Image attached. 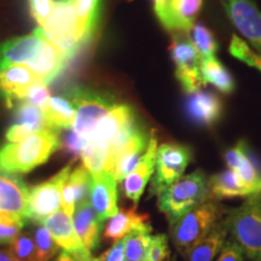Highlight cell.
Segmentation results:
<instances>
[{
  "mask_svg": "<svg viewBox=\"0 0 261 261\" xmlns=\"http://www.w3.org/2000/svg\"><path fill=\"white\" fill-rule=\"evenodd\" d=\"M61 148L57 130L45 128L17 143L0 146V168L14 174H27L44 165Z\"/></svg>",
  "mask_w": 261,
  "mask_h": 261,
  "instance_id": "cell-1",
  "label": "cell"
},
{
  "mask_svg": "<svg viewBox=\"0 0 261 261\" xmlns=\"http://www.w3.org/2000/svg\"><path fill=\"white\" fill-rule=\"evenodd\" d=\"M226 210L218 201L207 200L185 213L171 226L173 246L181 255L203 240L224 219Z\"/></svg>",
  "mask_w": 261,
  "mask_h": 261,
  "instance_id": "cell-2",
  "label": "cell"
},
{
  "mask_svg": "<svg viewBox=\"0 0 261 261\" xmlns=\"http://www.w3.org/2000/svg\"><path fill=\"white\" fill-rule=\"evenodd\" d=\"M208 195V177L203 171L196 169L163 190L159 195L158 207L171 225L185 213L210 200Z\"/></svg>",
  "mask_w": 261,
  "mask_h": 261,
  "instance_id": "cell-3",
  "label": "cell"
},
{
  "mask_svg": "<svg viewBox=\"0 0 261 261\" xmlns=\"http://www.w3.org/2000/svg\"><path fill=\"white\" fill-rule=\"evenodd\" d=\"M223 220L247 259H261V194L249 196L241 205L226 211Z\"/></svg>",
  "mask_w": 261,
  "mask_h": 261,
  "instance_id": "cell-4",
  "label": "cell"
},
{
  "mask_svg": "<svg viewBox=\"0 0 261 261\" xmlns=\"http://www.w3.org/2000/svg\"><path fill=\"white\" fill-rule=\"evenodd\" d=\"M48 40L71 60L83 46L80 28L70 0H57L46 23L41 27Z\"/></svg>",
  "mask_w": 261,
  "mask_h": 261,
  "instance_id": "cell-5",
  "label": "cell"
},
{
  "mask_svg": "<svg viewBox=\"0 0 261 261\" xmlns=\"http://www.w3.org/2000/svg\"><path fill=\"white\" fill-rule=\"evenodd\" d=\"M75 108L73 129L75 133L90 139L98 122L115 106L112 96L98 91L76 87L67 96Z\"/></svg>",
  "mask_w": 261,
  "mask_h": 261,
  "instance_id": "cell-6",
  "label": "cell"
},
{
  "mask_svg": "<svg viewBox=\"0 0 261 261\" xmlns=\"http://www.w3.org/2000/svg\"><path fill=\"white\" fill-rule=\"evenodd\" d=\"M192 160V151L188 145L178 143H163L158 148L155 172L150 185V196H159L184 175Z\"/></svg>",
  "mask_w": 261,
  "mask_h": 261,
  "instance_id": "cell-7",
  "label": "cell"
},
{
  "mask_svg": "<svg viewBox=\"0 0 261 261\" xmlns=\"http://www.w3.org/2000/svg\"><path fill=\"white\" fill-rule=\"evenodd\" d=\"M71 173V165L65 166L47 180L29 189L27 219L42 223L62 207L63 188Z\"/></svg>",
  "mask_w": 261,
  "mask_h": 261,
  "instance_id": "cell-8",
  "label": "cell"
},
{
  "mask_svg": "<svg viewBox=\"0 0 261 261\" xmlns=\"http://www.w3.org/2000/svg\"><path fill=\"white\" fill-rule=\"evenodd\" d=\"M175 64V77L187 94L197 92L203 86L201 75V57L187 33H175L169 46Z\"/></svg>",
  "mask_w": 261,
  "mask_h": 261,
  "instance_id": "cell-9",
  "label": "cell"
},
{
  "mask_svg": "<svg viewBox=\"0 0 261 261\" xmlns=\"http://www.w3.org/2000/svg\"><path fill=\"white\" fill-rule=\"evenodd\" d=\"M47 40L44 29L38 27L31 34L4 41L0 45V69L10 65H25L33 70Z\"/></svg>",
  "mask_w": 261,
  "mask_h": 261,
  "instance_id": "cell-10",
  "label": "cell"
},
{
  "mask_svg": "<svg viewBox=\"0 0 261 261\" xmlns=\"http://www.w3.org/2000/svg\"><path fill=\"white\" fill-rule=\"evenodd\" d=\"M225 14L248 44L261 55V11L253 0H219Z\"/></svg>",
  "mask_w": 261,
  "mask_h": 261,
  "instance_id": "cell-11",
  "label": "cell"
},
{
  "mask_svg": "<svg viewBox=\"0 0 261 261\" xmlns=\"http://www.w3.org/2000/svg\"><path fill=\"white\" fill-rule=\"evenodd\" d=\"M203 0H167L166 4L154 8L156 17L166 31L188 33L200 15Z\"/></svg>",
  "mask_w": 261,
  "mask_h": 261,
  "instance_id": "cell-12",
  "label": "cell"
},
{
  "mask_svg": "<svg viewBox=\"0 0 261 261\" xmlns=\"http://www.w3.org/2000/svg\"><path fill=\"white\" fill-rule=\"evenodd\" d=\"M39 84L45 83L25 65H10L0 69V97L9 108L15 102L24 100L29 91Z\"/></svg>",
  "mask_w": 261,
  "mask_h": 261,
  "instance_id": "cell-13",
  "label": "cell"
},
{
  "mask_svg": "<svg viewBox=\"0 0 261 261\" xmlns=\"http://www.w3.org/2000/svg\"><path fill=\"white\" fill-rule=\"evenodd\" d=\"M42 224L47 228L57 246L65 252L74 254L83 261H91L92 259L91 252L84 247L75 231L73 217L67 212L57 211L42 221Z\"/></svg>",
  "mask_w": 261,
  "mask_h": 261,
  "instance_id": "cell-14",
  "label": "cell"
},
{
  "mask_svg": "<svg viewBox=\"0 0 261 261\" xmlns=\"http://www.w3.org/2000/svg\"><path fill=\"white\" fill-rule=\"evenodd\" d=\"M158 148V138L152 132L149 138L148 148H146L144 155L140 159L137 167L120 182L123 195L135 203V208L138 205L142 195L144 194L150 178L154 175Z\"/></svg>",
  "mask_w": 261,
  "mask_h": 261,
  "instance_id": "cell-15",
  "label": "cell"
},
{
  "mask_svg": "<svg viewBox=\"0 0 261 261\" xmlns=\"http://www.w3.org/2000/svg\"><path fill=\"white\" fill-rule=\"evenodd\" d=\"M224 161L228 169L236 173L250 194H261V167L249 154L244 140H240L225 152Z\"/></svg>",
  "mask_w": 261,
  "mask_h": 261,
  "instance_id": "cell-16",
  "label": "cell"
},
{
  "mask_svg": "<svg viewBox=\"0 0 261 261\" xmlns=\"http://www.w3.org/2000/svg\"><path fill=\"white\" fill-rule=\"evenodd\" d=\"M224 104L217 93L198 90L188 94L185 100V114L196 126L211 128L219 122L223 116Z\"/></svg>",
  "mask_w": 261,
  "mask_h": 261,
  "instance_id": "cell-17",
  "label": "cell"
},
{
  "mask_svg": "<svg viewBox=\"0 0 261 261\" xmlns=\"http://www.w3.org/2000/svg\"><path fill=\"white\" fill-rule=\"evenodd\" d=\"M29 189L18 174L0 168V213L27 219Z\"/></svg>",
  "mask_w": 261,
  "mask_h": 261,
  "instance_id": "cell-18",
  "label": "cell"
},
{
  "mask_svg": "<svg viewBox=\"0 0 261 261\" xmlns=\"http://www.w3.org/2000/svg\"><path fill=\"white\" fill-rule=\"evenodd\" d=\"M149 138L139 126L125 142L112 149L117 182H121L137 167L148 148Z\"/></svg>",
  "mask_w": 261,
  "mask_h": 261,
  "instance_id": "cell-19",
  "label": "cell"
},
{
  "mask_svg": "<svg viewBox=\"0 0 261 261\" xmlns=\"http://www.w3.org/2000/svg\"><path fill=\"white\" fill-rule=\"evenodd\" d=\"M136 123V116L132 108L127 104H115L107 115L98 122L89 142L98 144L112 145L123 130Z\"/></svg>",
  "mask_w": 261,
  "mask_h": 261,
  "instance_id": "cell-20",
  "label": "cell"
},
{
  "mask_svg": "<svg viewBox=\"0 0 261 261\" xmlns=\"http://www.w3.org/2000/svg\"><path fill=\"white\" fill-rule=\"evenodd\" d=\"M117 181L115 175L104 172L102 174L92 177L90 190V203L100 220L114 217L117 212Z\"/></svg>",
  "mask_w": 261,
  "mask_h": 261,
  "instance_id": "cell-21",
  "label": "cell"
},
{
  "mask_svg": "<svg viewBox=\"0 0 261 261\" xmlns=\"http://www.w3.org/2000/svg\"><path fill=\"white\" fill-rule=\"evenodd\" d=\"M149 220L148 214H140L136 208H122L108 220L103 231V238L109 242H116L137 230L151 232L152 227Z\"/></svg>",
  "mask_w": 261,
  "mask_h": 261,
  "instance_id": "cell-22",
  "label": "cell"
},
{
  "mask_svg": "<svg viewBox=\"0 0 261 261\" xmlns=\"http://www.w3.org/2000/svg\"><path fill=\"white\" fill-rule=\"evenodd\" d=\"M73 223L84 247L89 252L96 249L99 243L103 221L98 218L89 200L76 205V210L73 214Z\"/></svg>",
  "mask_w": 261,
  "mask_h": 261,
  "instance_id": "cell-23",
  "label": "cell"
},
{
  "mask_svg": "<svg viewBox=\"0 0 261 261\" xmlns=\"http://www.w3.org/2000/svg\"><path fill=\"white\" fill-rule=\"evenodd\" d=\"M92 177L84 166H77L71 171L62 194V210L73 217L76 205L90 198Z\"/></svg>",
  "mask_w": 261,
  "mask_h": 261,
  "instance_id": "cell-24",
  "label": "cell"
},
{
  "mask_svg": "<svg viewBox=\"0 0 261 261\" xmlns=\"http://www.w3.org/2000/svg\"><path fill=\"white\" fill-rule=\"evenodd\" d=\"M208 188H210L208 198L218 202L228 198H247L252 196L237 177L236 173L228 168L211 175L208 178Z\"/></svg>",
  "mask_w": 261,
  "mask_h": 261,
  "instance_id": "cell-25",
  "label": "cell"
},
{
  "mask_svg": "<svg viewBox=\"0 0 261 261\" xmlns=\"http://www.w3.org/2000/svg\"><path fill=\"white\" fill-rule=\"evenodd\" d=\"M227 236L226 225L224 224V220H221L208 236L196 243L182 255L184 261H214L226 242Z\"/></svg>",
  "mask_w": 261,
  "mask_h": 261,
  "instance_id": "cell-26",
  "label": "cell"
},
{
  "mask_svg": "<svg viewBox=\"0 0 261 261\" xmlns=\"http://www.w3.org/2000/svg\"><path fill=\"white\" fill-rule=\"evenodd\" d=\"M200 69L203 84L212 85L220 93L231 94L236 89L232 74L215 56L201 60Z\"/></svg>",
  "mask_w": 261,
  "mask_h": 261,
  "instance_id": "cell-27",
  "label": "cell"
},
{
  "mask_svg": "<svg viewBox=\"0 0 261 261\" xmlns=\"http://www.w3.org/2000/svg\"><path fill=\"white\" fill-rule=\"evenodd\" d=\"M42 113L50 128L56 130L73 128L75 108L68 97H50L46 106L42 108Z\"/></svg>",
  "mask_w": 261,
  "mask_h": 261,
  "instance_id": "cell-28",
  "label": "cell"
},
{
  "mask_svg": "<svg viewBox=\"0 0 261 261\" xmlns=\"http://www.w3.org/2000/svg\"><path fill=\"white\" fill-rule=\"evenodd\" d=\"M80 28V38L83 44L92 38L94 29L99 21L102 0H70Z\"/></svg>",
  "mask_w": 261,
  "mask_h": 261,
  "instance_id": "cell-29",
  "label": "cell"
},
{
  "mask_svg": "<svg viewBox=\"0 0 261 261\" xmlns=\"http://www.w3.org/2000/svg\"><path fill=\"white\" fill-rule=\"evenodd\" d=\"M188 35L200 55L201 60L215 56L219 45H218L213 32L207 25L203 23H195Z\"/></svg>",
  "mask_w": 261,
  "mask_h": 261,
  "instance_id": "cell-30",
  "label": "cell"
},
{
  "mask_svg": "<svg viewBox=\"0 0 261 261\" xmlns=\"http://www.w3.org/2000/svg\"><path fill=\"white\" fill-rule=\"evenodd\" d=\"M14 123H21V125L31 127L35 132L45 128H50L41 108L34 106V104L28 102V100H22L16 107Z\"/></svg>",
  "mask_w": 261,
  "mask_h": 261,
  "instance_id": "cell-31",
  "label": "cell"
},
{
  "mask_svg": "<svg viewBox=\"0 0 261 261\" xmlns=\"http://www.w3.org/2000/svg\"><path fill=\"white\" fill-rule=\"evenodd\" d=\"M127 261H144L152 236L146 231H133L123 238Z\"/></svg>",
  "mask_w": 261,
  "mask_h": 261,
  "instance_id": "cell-32",
  "label": "cell"
},
{
  "mask_svg": "<svg viewBox=\"0 0 261 261\" xmlns=\"http://www.w3.org/2000/svg\"><path fill=\"white\" fill-rule=\"evenodd\" d=\"M32 234L34 237L35 247H37L38 261H51L52 257L57 255L60 252V247L55 242L44 224L35 223Z\"/></svg>",
  "mask_w": 261,
  "mask_h": 261,
  "instance_id": "cell-33",
  "label": "cell"
},
{
  "mask_svg": "<svg viewBox=\"0 0 261 261\" xmlns=\"http://www.w3.org/2000/svg\"><path fill=\"white\" fill-rule=\"evenodd\" d=\"M228 52L236 60L261 71V55L254 50L244 39L233 34L228 45Z\"/></svg>",
  "mask_w": 261,
  "mask_h": 261,
  "instance_id": "cell-34",
  "label": "cell"
},
{
  "mask_svg": "<svg viewBox=\"0 0 261 261\" xmlns=\"http://www.w3.org/2000/svg\"><path fill=\"white\" fill-rule=\"evenodd\" d=\"M8 250L18 261H38L37 247L32 232H21L9 244Z\"/></svg>",
  "mask_w": 261,
  "mask_h": 261,
  "instance_id": "cell-35",
  "label": "cell"
},
{
  "mask_svg": "<svg viewBox=\"0 0 261 261\" xmlns=\"http://www.w3.org/2000/svg\"><path fill=\"white\" fill-rule=\"evenodd\" d=\"M27 220L12 214L0 213V246L9 244L22 232Z\"/></svg>",
  "mask_w": 261,
  "mask_h": 261,
  "instance_id": "cell-36",
  "label": "cell"
},
{
  "mask_svg": "<svg viewBox=\"0 0 261 261\" xmlns=\"http://www.w3.org/2000/svg\"><path fill=\"white\" fill-rule=\"evenodd\" d=\"M171 259V249L168 246V237L166 234L152 236L148 254L144 261H162Z\"/></svg>",
  "mask_w": 261,
  "mask_h": 261,
  "instance_id": "cell-37",
  "label": "cell"
},
{
  "mask_svg": "<svg viewBox=\"0 0 261 261\" xmlns=\"http://www.w3.org/2000/svg\"><path fill=\"white\" fill-rule=\"evenodd\" d=\"M87 144H89V140L75 133L70 128L67 129V133L63 137V142L61 143V146L63 148L65 154L70 155L73 159H77L81 158V154H83Z\"/></svg>",
  "mask_w": 261,
  "mask_h": 261,
  "instance_id": "cell-38",
  "label": "cell"
},
{
  "mask_svg": "<svg viewBox=\"0 0 261 261\" xmlns=\"http://www.w3.org/2000/svg\"><path fill=\"white\" fill-rule=\"evenodd\" d=\"M29 11L32 17L38 22L39 27H42L50 17L54 10V0H28Z\"/></svg>",
  "mask_w": 261,
  "mask_h": 261,
  "instance_id": "cell-39",
  "label": "cell"
},
{
  "mask_svg": "<svg viewBox=\"0 0 261 261\" xmlns=\"http://www.w3.org/2000/svg\"><path fill=\"white\" fill-rule=\"evenodd\" d=\"M244 259L246 254L242 247L232 238H227L215 261H244Z\"/></svg>",
  "mask_w": 261,
  "mask_h": 261,
  "instance_id": "cell-40",
  "label": "cell"
},
{
  "mask_svg": "<svg viewBox=\"0 0 261 261\" xmlns=\"http://www.w3.org/2000/svg\"><path fill=\"white\" fill-rule=\"evenodd\" d=\"M50 92H48L47 85L46 84H39L37 86H34L33 89L29 91L27 98L24 100H28L37 106L39 108H44L46 106L48 99H50Z\"/></svg>",
  "mask_w": 261,
  "mask_h": 261,
  "instance_id": "cell-41",
  "label": "cell"
},
{
  "mask_svg": "<svg viewBox=\"0 0 261 261\" xmlns=\"http://www.w3.org/2000/svg\"><path fill=\"white\" fill-rule=\"evenodd\" d=\"M35 133V130H33L31 127L21 125V123H12L9 127L8 130L5 133V139L8 143H17L27 138L28 136Z\"/></svg>",
  "mask_w": 261,
  "mask_h": 261,
  "instance_id": "cell-42",
  "label": "cell"
},
{
  "mask_svg": "<svg viewBox=\"0 0 261 261\" xmlns=\"http://www.w3.org/2000/svg\"><path fill=\"white\" fill-rule=\"evenodd\" d=\"M102 261H127L125 252V240H120L107 250L103 255L99 256Z\"/></svg>",
  "mask_w": 261,
  "mask_h": 261,
  "instance_id": "cell-43",
  "label": "cell"
},
{
  "mask_svg": "<svg viewBox=\"0 0 261 261\" xmlns=\"http://www.w3.org/2000/svg\"><path fill=\"white\" fill-rule=\"evenodd\" d=\"M54 261H83L81 259H79L76 255H74V254L71 253H68L63 250V252H61L58 255L56 256V259Z\"/></svg>",
  "mask_w": 261,
  "mask_h": 261,
  "instance_id": "cell-44",
  "label": "cell"
},
{
  "mask_svg": "<svg viewBox=\"0 0 261 261\" xmlns=\"http://www.w3.org/2000/svg\"><path fill=\"white\" fill-rule=\"evenodd\" d=\"M0 261H18V260H16L8 249H3V248H0Z\"/></svg>",
  "mask_w": 261,
  "mask_h": 261,
  "instance_id": "cell-45",
  "label": "cell"
},
{
  "mask_svg": "<svg viewBox=\"0 0 261 261\" xmlns=\"http://www.w3.org/2000/svg\"><path fill=\"white\" fill-rule=\"evenodd\" d=\"M166 3H167V0H154V8H159V6L166 4Z\"/></svg>",
  "mask_w": 261,
  "mask_h": 261,
  "instance_id": "cell-46",
  "label": "cell"
},
{
  "mask_svg": "<svg viewBox=\"0 0 261 261\" xmlns=\"http://www.w3.org/2000/svg\"><path fill=\"white\" fill-rule=\"evenodd\" d=\"M91 261H102L99 259V257H92V259H91Z\"/></svg>",
  "mask_w": 261,
  "mask_h": 261,
  "instance_id": "cell-47",
  "label": "cell"
},
{
  "mask_svg": "<svg viewBox=\"0 0 261 261\" xmlns=\"http://www.w3.org/2000/svg\"><path fill=\"white\" fill-rule=\"evenodd\" d=\"M162 261H172L171 259H167V260H162Z\"/></svg>",
  "mask_w": 261,
  "mask_h": 261,
  "instance_id": "cell-48",
  "label": "cell"
},
{
  "mask_svg": "<svg viewBox=\"0 0 261 261\" xmlns=\"http://www.w3.org/2000/svg\"><path fill=\"white\" fill-rule=\"evenodd\" d=\"M257 261H261V259H259V260H257Z\"/></svg>",
  "mask_w": 261,
  "mask_h": 261,
  "instance_id": "cell-49",
  "label": "cell"
},
{
  "mask_svg": "<svg viewBox=\"0 0 261 261\" xmlns=\"http://www.w3.org/2000/svg\"><path fill=\"white\" fill-rule=\"evenodd\" d=\"M172 261H174V260H172Z\"/></svg>",
  "mask_w": 261,
  "mask_h": 261,
  "instance_id": "cell-50",
  "label": "cell"
}]
</instances>
